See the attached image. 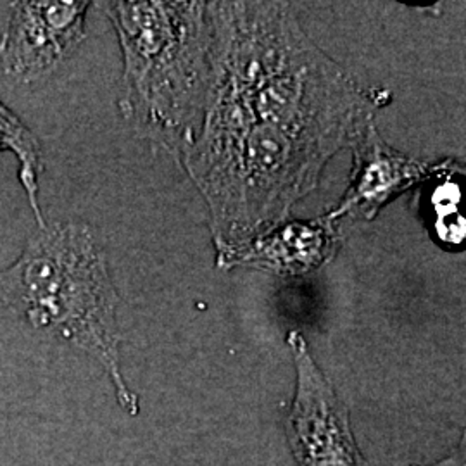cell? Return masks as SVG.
Here are the masks:
<instances>
[{
	"label": "cell",
	"instance_id": "6",
	"mask_svg": "<svg viewBox=\"0 0 466 466\" xmlns=\"http://www.w3.org/2000/svg\"><path fill=\"white\" fill-rule=\"evenodd\" d=\"M354 175L346 196L323 218L333 225L340 219L367 221L377 217L387 202L413 185L429 180L435 167L408 157L383 142L373 117L368 119L350 146Z\"/></svg>",
	"mask_w": 466,
	"mask_h": 466
},
{
	"label": "cell",
	"instance_id": "5",
	"mask_svg": "<svg viewBox=\"0 0 466 466\" xmlns=\"http://www.w3.org/2000/svg\"><path fill=\"white\" fill-rule=\"evenodd\" d=\"M90 2L23 0L11 4L0 36V67L19 84L52 75L84 42Z\"/></svg>",
	"mask_w": 466,
	"mask_h": 466
},
{
	"label": "cell",
	"instance_id": "9",
	"mask_svg": "<svg viewBox=\"0 0 466 466\" xmlns=\"http://www.w3.org/2000/svg\"><path fill=\"white\" fill-rule=\"evenodd\" d=\"M460 200L461 190L458 185H439L432 194L433 211H435V228L442 242L446 244H461L465 238V218L460 217Z\"/></svg>",
	"mask_w": 466,
	"mask_h": 466
},
{
	"label": "cell",
	"instance_id": "10",
	"mask_svg": "<svg viewBox=\"0 0 466 466\" xmlns=\"http://www.w3.org/2000/svg\"><path fill=\"white\" fill-rule=\"evenodd\" d=\"M463 456H465V452H463V448H461V451H456L448 460L437 463V466H463Z\"/></svg>",
	"mask_w": 466,
	"mask_h": 466
},
{
	"label": "cell",
	"instance_id": "7",
	"mask_svg": "<svg viewBox=\"0 0 466 466\" xmlns=\"http://www.w3.org/2000/svg\"><path fill=\"white\" fill-rule=\"evenodd\" d=\"M340 246L335 227L325 219L282 223L261 235L233 261V267L263 268L280 275H299L330 261Z\"/></svg>",
	"mask_w": 466,
	"mask_h": 466
},
{
	"label": "cell",
	"instance_id": "4",
	"mask_svg": "<svg viewBox=\"0 0 466 466\" xmlns=\"http://www.w3.org/2000/svg\"><path fill=\"white\" fill-rule=\"evenodd\" d=\"M298 382L289 439L299 466H367L350 431V411L319 370L299 332L287 335Z\"/></svg>",
	"mask_w": 466,
	"mask_h": 466
},
{
	"label": "cell",
	"instance_id": "3",
	"mask_svg": "<svg viewBox=\"0 0 466 466\" xmlns=\"http://www.w3.org/2000/svg\"><path fill=\"white\" fill-rule=\"evenodd\" d=\"M0 302L36 330L92 356L111 379L119 406L138 415V398L121 373L119 296L90 227L57 221L30 235L16 261L0 269Z\"/></svg>",
	"mask_w": 466,
	"mask_h": 466
},
{
	"label": "cell",
	"instance_id": "8",
	"mask_svg": "<svg viewBox=\"0 0 466 466\" xmlns=\"http://www.w3.org/2000/svg\"><path fill=\"white\" fill-rule=\"evenodd\" d=\"M0 152H11L17 159V178L32 208L38 228L47 225L38 200L40 175L44 171V147L34 130L0 100Z\"/></svg>",
	"mask_w": 466,
	"mask_h": 466
},
{
	"label": "cell",
	"instance_id": "2",
	"mask_svg": "<svg viewBox=\"0 0 466 466\" xmlns=\"http://www.w3.org/2000/svg\"><path fill=\"white\" fill-rule=\"evenodd\" d=\"M123 54L119 109L138 134L180 156L199 130L213 71L209 2H100Z\"/></svg>",
	"mask_w": 466,
	"mask_h": 466
},
{
	"label": "cell",
	"instance_id": "1",
	"mask_svg": "<svg viewBox=\"0 0 466 466\" xmlns=\"http://www.w3.org/2000/svg\"><path fill=\"white\" fill-rule=\"evenodd\" d=\"M213 71L199 130L180 154L230 268L317 188L383 106L300 30L289 4L211 2Z\"/></svg>",
	"mask_w": 466,
	"mask_h": 466
}]
</instances>
